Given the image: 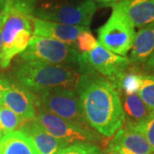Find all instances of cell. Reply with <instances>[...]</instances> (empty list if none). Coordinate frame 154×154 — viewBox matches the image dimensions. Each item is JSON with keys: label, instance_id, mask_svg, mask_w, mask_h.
Returning a JSON list of instances; mask_svg holds the SVG:
<instances>
[{"label": "cell", "instance_id": "obj_23", "mask_svg": "<svg viewBox=\"0 0 154 154\" xmlns=\"http://www.w3.org/2000/svg\"><path fill=\"white\" fill-rule=\"evenodd\" d=\"M57 154H102V152L93 144L77 143L68 146Z\"/></svg>", "mask_w": 154, "mask_h": 154}, {"label": "cell", "instance_id": "obj_29", "mask_svg": "<svg viewBox=\"0 0 154 154\" xmlns=\"http://www.w3.org/2000/svg\"><path fill=\"white\" fill-rule=\"evenodd\" d=\"M22 1H26V2H28V3H32V4L35 3V0H22Z\"/></svg>", "mask_w": 154, "mask_h": 154}, {"label": "cell", "instance_id": "obj_21", "mask_svg": "<svg viewBox=\"0 0 154 154\" xmlns=\"http://www.w3.org/2000/svg\"><path fill=\"white\" fill-rule=\"evenodd\" d=\"M98 43L99 42L97 41V39L90 33L89 28H86L78 34L75 41V45L77 49L83 53L92 51L98 45Z\"/></svg>", "mask_w": 154, "mask_h": 154}, {"label": "cell", "instance_id": "obj_25", "mask_svg": "<svg viewBox=\"0 0 154 154\" xmlns=\"http://www.w3.org/2000/svg\"><path fill=\"white\" fill-rule=\"evenodd\" d=\"M94 1L99 4H103V5H112L114 3L118 2L119 0H94Z\"/></svg>", "mask_w": 154, "mask_h": 154}, {"label": "cell", "instance_id": "obj_1", "mask_svg": "<svg viewBox=\"0 0 154 154\" xmlns=\"http://www.w3.org/2000/svg\"><path fill=\"white\" fill-rule=\"evenodd\" d=\"M86 75L77 90L85 120L100 134L111 137L125 123L119 94L108 79Z\"/></svg>", "mask_w": 154, "mask_h": 154}, {"label": "cell", "instance_id": "obj_14", "mask_svg": "<svg viewBox=\"0 0 154 154\" xmlns=\"http://www.w3.org/2000/svg\"><path fill=\"white\" fill-rule=\"evenodd\" d=\"M21 131L28 136L38 154H57L69 145L50 134L35 122H24Z\"/></svg>", "mask_w": 154, "mask_h": 154}, {"label": "cell", "instance_id": "obj_24", "mask_svg": "<svg viewBox=\"0 0 154 154\" xmlns=\"http://www.w3.org/2000/svg\"><path fill=\"white\" fill-rule=\"evenodd\" d=\"M144 69L146 71L154 73V51L152 52V54L150 56V57L146 60V62L144 63Z\"/></svg>", "mask_w": 154, "mask_h": 154}, {"label": "cell", "instance_id": "obj_18", "mask_svg": "<svg viewBox=\"0 0 154 154\" xmlns=\"http://www.w3.org/2000/svg\"><path fill=\"white\" fill-rule=\"evenodd\" d=\"M141 73L129 68L119 75L108 80L115 87L119 96H126L137 94L141 83Z\"/></svg>", "mask_w": 154, "mask_h": 154}, {"label": "cell", "instance_id": "obj_27", "mask_svg": "<svg viewBox=\"0 0 154 154\" xmlns=\"http://www.w3.org/2000/svg\"><path fill=\"white\" fill-rule=\"evenodd\" d=\"M2 22H3V19L0 21V51L2 47Z\"/></svg>", "mask_w": 154, "mask_h": 154}, {"label": "cell", "instance_id": "obj_7", "mask_svg": "<svg viewBox=\"0 0 154 154\" xmlns=\"http://www.w3.org/2000/svg\"><path fill=\"white\" fill-rule=\"evenodd\" d=\"M135 33L131 23L112 9L107 22L98 29V42L111 52L126 57L132 48Z\"/></svg>", "mask_w": 154, "mask_h": 154}, {"label": "cell", "instance_id": "obj_19", "mask_svg": "<svg viewBox=\"0 0 154 154\" xmlns=\"http://www.w3.org/2000/svg\"><path fill=\"white\" fill-rule=\"evenodd\" d=\"M24 121L14 111L0 105V130L4 134L16 131Z\"/></svg>", "mask_w": 154, "mask_h": 154}, {"label": "cell", "instance_id": "obj_26", "mask_svg": "<svg viewBox=\"0 0 154 154\" xmlns=\"http://www.w3.org/2000/svg\"><path fill=\"white\" fill-rule=\"evenodd\" d=\"M6 3H7V0H0V12L4 10Z\"/></svg>", "mask_w": 154, "mask_h": 154}, {"label": "cell", "instance_id": "obj_32", "mask_svg": "<svg viewBox=\"0 0 154 154\" xmlns=\"http://www.w3.org/2000/svg\"><path fill=\"white\" fill-rule=\"evenodd\" d=\"M152 154H154V152H153V153H152Z\"/></svg>", "mask_w": 154, "mask_h": 154}, {"label": "cell", "instance_id": "obj_22", "mask_svg": "<svg viewBox=\"0 0 154 154\" xmlns=\"http://www.w3.org/2000/svg\"><path fill=\"white\" fill-rule=\"evenodd\" d=\"M134 128L146 137L149 145L154 151V110H152L144 121Z\"/></svg>", "mask_w": 154, "mask_h": 154}, {"label": "cell", "instance_id": "obj_9", "mask_svg": "<svg viewBox=\"0 0 154 154\" xmlns=\"http://www.w3.org/2000/svg\"><path fill=\"white\" fill-rule=\"evenodd\" d=\"M33 121L45 131L68 145L89 143L97 139V135L92 132L90 128L66 121L40 108H38Z\"/></svg>", "mask_w": 154, "mask_h": 154}, {"label": "cell", "instance_id": "obj_5", "mask_svg": "<svg viewBox=\"0 0 154 154\" xmlns=\"http://www.w3.org/2000/svg\"><path fill=\"white\" fill-rule=\"evenodd\" d=\"M97 11L94 0H55L34 8L33 17L70 26L88 28Z\"/></svg>", "mask_w": 154, "mask_h": 154}, {"label": "cell", "instance_id": "obj_16", "mask_svg": "<svg viewBox=\"0 0 154 154\" xmlns=\"http://www.w3.org/2000/svg\"><path fill=\"white\" fill-rule=\"evenodd\" d=\"M0 154H38L31 140L21 130L3 135L0 140Z\"/></svg>", "mask_w": 154, "mask_h": 154}, {"label": "cell", "instance_id": "obj_20", "mask_svg": "<svg viewBox=\"0 0 154 154\" xmlns=\"http://www.w3.org/2000/svg\"><path fill=\"white\" fill-rule=\"evenodd\" d=\"M137 94L151 110H154V75L142 74Z\"/></svg>", "mask_w": 154, "mask_h": 154}, {"label": "cell", "instance_id": "obj_28", "mask_svg": "<svg viewBox=\"0 0 154 154\" xmlns=\"http://www.w3.org/2000/svg\"><path fill=\"white\" fill-rule=\"evenodd\" d=\"M106 154H120L118 152H116L113 151H110V150H106Z\"/></svg>", "mask_w": 154, "mask_h": 154}, {"label": "cell", "instance_id": "obj_8", "mask_svg": "<svg viewBox=\"0 0 154 154\" xmlns=\"http://www.w3.org/2000/svg\"><path fill=\"white\" fill-rule=\"evenodd\" d=\"M0 105L14 111L24 122L32 121L37 113V96L19 82L0 75Z\"/></svg>", "mask_w": 154, "mask_h": 154}, {"label": "cell", "instance_id": "obj_11", "mask_svg": "<svg viewBox=\"0 0 154 154\" xmlns=\"http://www.w3.org/2000/svg\"><path fill=\"white\" fill-rule=\"evenodd\" d=\"M107 150L120 154H152L154 152L143 134L126 123L114 134Z\"/></svg>", "mask_w": 154, "mask_h": 154}, {"label": "cell", "instance_id": "obj_2", "mask_svg": "<svg viewBox=\"0 0 154 154\" xmlns=\"http://www.w3.org/2000/svg\"><path fill=\"white\" fill-rule=\"evenodd\" d=\"M34 4L22 0H7L2 11V47L0 68L5 69L12 59L27 49L33 33Z\"/></svg>", "mask_w": 154, "mask_h": 154}, {"label": "cell", "instance_id": "obj_10", "mask_svg": "<svg viewBox=\"0 0 154 154\" xmlns=\"http://www.w3.org/2000/svg\"><path fill=\"white\" fill-rule=\"evenodd\" d=\"M82 57L89 72L95 70L109 80L119 75L132 64L128 57L115 54L99 43L92 51L82 53Z\"/></svg>", "mask_w": 154, "mask_h": 154}, {"label": "cell", "instance_id": "obj_6", "mask_svg": "<svg viewBox=\"0 0 154 154\" xmlns=\"http://www.w3.org/2000/svg\"><path fill=\"white\" fill-rule=\"evenodd\" d=\"M37 94V109H43L66 121L90 128L85 120L79 96L75 91L57 88Z\"/></svg>", "mask_w": 154, "mask_h": 154}, {"label": "cell", "instance_id": "obj_4", "mask_svg": "<svg viewBox=\"0 0 154 154\" xmlns=\"http://www.w3.org/2000/svg\"><path fill=\"white\" fill-rule=\"evenodd\" d=\"M20 57L22 60L67 65L77 68L82 73H90L83 63L81 52L74 46L52 38L33 35Z\"/></svg>", "mask_w": 154, "mask_h": 154}, {"label": "cell", "instance_id": "obj_30", "mask_svg": "<svg viewBox=\"0 0 154 154\" xmlns=\"http://www.w3.org/2000/svg\"><path fill=\"white\" fill-rule=\"evenodd\" d=\"M3 19V13H2V11L0 12V21Z\"/></svg>", "mask_w": 154, "mask_h": 154}, {"label": "cell", "instance_id": "obj_17", "mask_svg": "<svg viewBox=\"0 0 154 154\" xmlns=\"http://www.w3.org/2000/svg\"><path fill=\"white\" fill-rule=\"evenodd\" d=\"M120 99L127 125L137 126L148 116L152 111L137 94L120 96Z\"/></svg>", "mask_w": 154, "mask_h": 154}, {"label": "cell", "instance_id": "obj_31", "mask_svg": "<svg viewBox=\"0 0 154 154\" xmlns=\"http://www.w3.org/2000/svg\"><path fill=\"white\" fill-rule=\"evenodd\" d=\"M3 135H4V134H3V133H2V131L0 130V140L2 139V137H3Z\"/></svg>", "mask_w": 154, "mask_h": 154}, {"label": "cell", "instance_id": "obj_13", "mask_svg": "<svg viewBox=\"0 0 154 154\" xmlns=\"http://www.w3.org/2000/svg\"><path fill=\"white\" fill-rule=\"evenodd\" d=\"M31 21L33 35L56 39L71 46L75 45L78 34L84 29L88 28L46 21L33 16Z\"/></svg>", "mask_w": 154, "mask_h": 154}, {"label": "cell", "instance_id": "obj_3", "mask_svg": "<svg viewBox=\"0 0 154 154\" xmlns=\"http://www.w3.org/2000/svg\"><path fill=\"white\" fill-rule=\"evenodd\" d=\"M14 74L17 82L33 94L57 88L76 92L82 79L76 68L36 61L18 62Z\"/></svg>", "mask_w": 154, "mask_h": 154}, {"label": "cell", "instance_id": "obj_15", "mask_svg": "<svg viewBox=\"0 0 154 154\" xmlns=\"http://www.w3.org/2000/svg\"><path fill=\"white\" fill-rule=\"evenodd\" d=\"M154 51V24L140 28L135 33L129 60L132 64L144 65Z\"/></svg>", "mask_w": 154, "mask_h": 154}, {"label": "cell", "instance_id": "obj_12", "mask_svg": "<svg viewBox=\"0 0 154 154\" xmlns=\"http://www.w3.org/2000/svg\"><path fill=\"white\" fill-rule=\"evenodd\" d=\"M110 5L120 12L134 28L154 24V0H119Z\"/></svg>", "mask_w": 154, "mask_h": 154}]
</instances>
